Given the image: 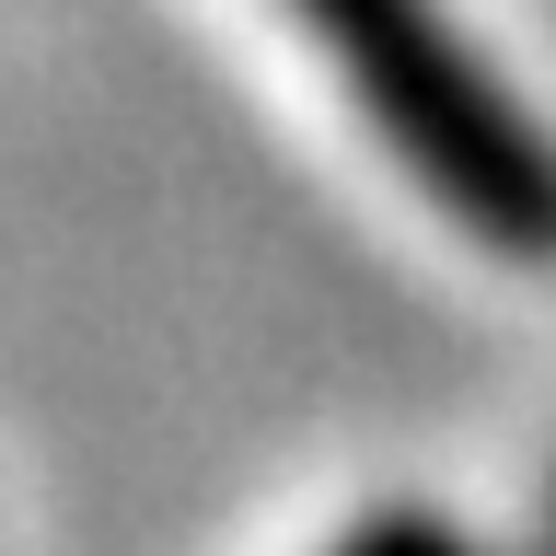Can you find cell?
<instances>
[{
  "mask_svg": "<svg viewBox=\"0 0 556 556\" xmlns=\"http://www.w3.org/2000/svg\"><path fill=\"white\" fill-rule=\"evenodd\" d=\"M394 163L498 255H556V139L441 24V0H290Z\"/></svg>",
  "mask_w": 556,
  "mask_h": 556,
  "instance_id": "6da1fadb",
  "label": "cell"
},
{
  "mask_svg": "<svg viewBox=\"0 0 556 556\" xmlns=\"http://www.w3.org/2000/svg\"><path fill=\"white\" fill-rule=\"evenodd\" d=\"M337 556H464V533H452V521H429V510H382V521H359Z\"/></svg>",
  "mask_w": 556,
  "mask_h": 556,
  "instance_id": "7a4b0ae2",
  "label": "cell"
}]
</instances>
